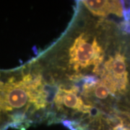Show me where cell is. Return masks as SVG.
Listing matches in <instances>:
<instances>
[{"label": "cell", "instance_id": "6da1fadb", "mask_svg": "<svg viewBox=\"0 0 130 130\" xmlns=\"http://www.w3.org/2000/svg\"><path fill=\"white\" fill-rule=\"evenodd\" d=\"M48 83L38 64L0 71V123L18 125L51 106Z\"/></svg>", "mask_w": 130, "mask_h": 130}, {"label": "cell", "instance_id": "7a4b0ae2", "mask_svg": "<svg viewBox=\"0 0 130 130\" xmlns=\"http://www.w3.org/2000/svg\"><path fill=\"white\" fill-rule=\"evenodd\" d=\"M51 104L56 112L65 115L84 116V115L92 114L94 111H96L93 106L88 105L79 96L78 90L72 86L59 85Z\"/></svg>", "mask_w": 130, "mask_h": 130}, {"label": "cell", "instance_id": "277c9868", "mask_svg": "<svg viewBox=\"0 0 130 130\" xmlns=\"http://www.w3.org/2000/svg\"><path fill=\"white\" fill-rule=\"evenodd\" d=\"M84 7L95 16L106 18L114 14L119 18L124 17V10L119 1H83Z\"/></svg>", "mask_w": 130, "mask_h": 130}, {"label": "cell", "instance_id": "3957f363", "mask_svg": "<svg viewBox=\"0 0 130 130\" xmlns=\"http://www.w3.org/2000/svg\"><path fill=\"white\" fill-rule=\"evenodd\" d=\"M93 130H130V113H99L92 121Z\"/></svg>", "mask_w": 130, "mask_h": 130}]
</instances>
